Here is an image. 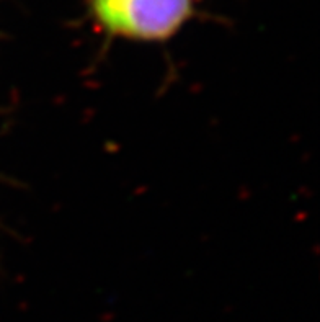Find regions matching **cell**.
Listing matches in <instances>:
<instances>
[{
    "label": "cell",
    "instance_id": "obj_1",
    "mask_svg": "<svg viewBox=\"0 0 320 322\" xmlns=\"http://www.w3.org/2000/svg\"><path fill=\"white\" fill-rule=\"evenodd\" d=\"M92 13L110 34L129 39H167L193 13L195 0H90Z\"/></svg>",
    "mask_w": 320,
    "mask_h": 322
}]
</instances>
